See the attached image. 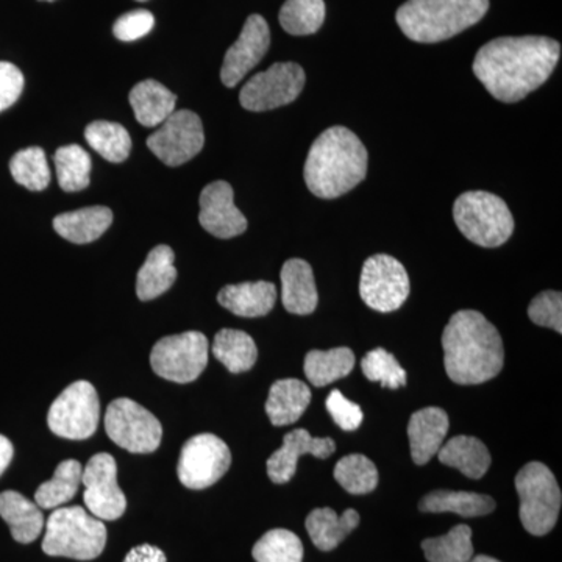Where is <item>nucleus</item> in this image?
I'll use <instances>...</instances> for the list:
<instances>
[{
	"mask_svg": "<svg viewBox=\"0 0 562 562\" xmlns=\"http://www.w3.org/2000/svg\"><path fill=\"white\" fill-rule=\"evenodd\" d=\"M209 339L201 331L166 336L155 344L150 366L161 379L173 383L198 380L209 364Z\"/></svg>",
	"mask_w": 562,
	"mask_h": 562,
	"instance_id": "obj_8",
	"label": "nucleus"
},
{
	"mask_svg": "<svg viewBox=\"0 0 562 562\" xmlns=\"http://www.w3.org/2000/svg\"><path fill=\"white\" fill-rule=\"evenodd\" d=\"M561 57V44L546 36H506L476 52L473 74L494 99L522 101L542 87Z\"/></svg>",
	"mask_w": 562,
	"mask_h": 562,
	"instance_id": "obj_1",
	"label": "nucleus"
},
{
	"mask_svg": "<svg viewBox=\"0 0 562 562\" xmlns=\"http://www.w3.org/2000/svg\"><path fill=\"white\" fill-rule=\"evenodd\" d=\"M305 81V70L297 63H276L244 85L239 103L249 111L280 109L301 95Z\"/></svg>",
	"mask_w": 562,
	"mask_h": 562,
	"instance_id": "obj_11",
	"label": "nucleus"
},
{
	"mask_svg": "<svg viewBox=\"0 0 562 562\" xmlns=\"http://www.w3.org/2000/svg\"><path fill=\"white\" fill-rule=\"evenodd\" d=\"M105 431L111 441L131 453H151L160 447V420L131 398L111 402L105 414Z\"/></svg>",
	"mask_w": 562,
	"mask_h": 562,
	"instance_id": "obj_10",
	"label": "nucleus"
},
{
	"mask_svg": "<svg viewBox=\"0 0 562 562\" xmlns=\"http://www.w3.org/2000/svg\"><path fill=\"white\" fill-rule=\"evenodd\" d=\"M105 546V525L81 506L55 509L50 514L43 541L44 553L49 557L91 561L101 557Z\"/></svg>",
	"mask_w": 562,
	"mask_h": 562,
	"instance_id": "obj_5",
	"label": "nucleus"
},
{
	"mask_svg": "<svg viewBox=\"0 0 562 562\" xmlns=\"http://www.w3.org/2000/svg\"><path fill=\"white\" fill-rule=\"evenodd\" d=\"M443 465L458 469L468 479L480 480L491 468V453L480 439L473 436H454L442 443L438 452Z\"/></svg>",
	"mask_w": 562,
	"mask_h": 562,
	"instance_id": "obj_26",
	"label": "nucleus"
},
{
	"mask_svg": "<svg viewBox=\"0 0 562 562\" xmlns=\"http://www.w3.org/2000/svg\"><path fill=\"white\" fill-rule=\"evenodd\" d=\"M173 261L176 255L169 246H157L150 250L136 279V294L140 301H154L176 283L177 269Z\"/></svg>",
	"mask_w": 562,
	"mask_h": 562,
	"instance_id": "obj_28",
	"label": "nucleus"
},
{
	"mask_svg": "<svg viewBox=\"0 0 562 562\" xmlns=\"http://www.w3.org/2000/svg\"><path fill=\"white\" fill-rule=\"evenodd\" d=\"M83 501L91 516L99 520H116L124 516L127 498L117 484L116 460L109 453H98L81 473Z\"/></svg>",
	"mask_w": 562,
	"mask_h": 562,
	"instance_id": "obj_15",
	"label": "nucleus"
},
{
	"mask_svg": "<svg viewBox=\"0 0 562 562\" xmlns=\"http://www.w3.org/2000/svg\"><path fill=\"white\" fill-rule=\"evenodd\" d=\"M13 443L5 436L0 435V475L9 468L11 460H13Z\"/></svg>",
	"mask_w": 562,
	"mask_h": 562,
	"instance_id": "obj_46",
	"label": "nucleus"
},
{
	"mask_svg": "<svg viewBox=\"0 0 562 562\" xmlns=\"http://www.w3.org/2000/svg\"><path fill=\"white\" fill-rule=\"evenodd\" d=\"M516 490L525 530L532 536L552 531L562 503L560 484L552 471L542 462H528L516 475Z\"/></svg>",
	"mask_w": 562,
	"mask_h": 562,
	"instance_id": "obj_7",
	"label": "nucleus"
},
{
	"mask_svg": "<svg viewBox=\"0 0 562 562\" xmlns=\"http://www.w3.org/2000/svg\"><path fill=\"white\" fill-rule=\"evenodd\" d=\"M55 169H57L58 184L63 191L77 192L90 184L91 157L83 147L77 144L60 147L55 151Z\"/></svg>",
	"mask_w": 562,
	"mask_h": 562,
	"instance_id": "obj_34",
	"label": "nucleus"
},
{
	"mask_svg": "<svg viewBox=\"0 0 562 562\" xmlns=\"http://www.w3.org/2000/svg\"><path fill=\"white\" fill-rule=\"evenodd\" d=\"M428 562H469L473 558L472 530L468 525H457L441 538L422 542Z\"/></svg>",
	"mask_w": 562,
	"mask_h": 562,
	"instance_id": "obj_35",
	"label": "nucleus"
},
{
	"mask_svg": "<svg viewBox=\"0 0 562 562\" xmlns=\"http://www.w3.org/2000/svg\"><path fill=\"white\" fill-rule=\"evenodd\" d=\"M199 222L210 235L231 239L247 231V220L241 210L236 209L235 192L227 181H213L203 188Z\"/></svg>",
	"mask_w": 562,
	"mask_h": 562,
	"instance_id": "obj_17",
	"label": "nucleus"
},
{
	"mask_svg": "<svg viewBox=\"0 0 562 562\" xmlns=\"http://www.w3.org/2000/svg\"><path fill=\"white\" fill-rule=\"evenodd\" d=\"M312 402V390L297 379L279 380L272 384L266 413L276 427L294 424Z\"/></svg>",
	"mask_w": 562,
	"mask_h": 562,
	"instance_id": "obj_23",
	"label": "nucleus"
},
{
	"mask_svg": "<svg viewBox=\"0 0 562 562\" xmlns=\"http://www.w3.org/2000/svg\"><path fill=\"white\" fill-rule=\"evenodd\" d=\"M232 465V452L217 436L198 435L181 449L177 473L183 486L206 490L220 482Z\"/></svg>",
	"mask_w": 562,
	"mask_h": 562,
	"instance_id": "obj_13",
	"label": "nucleus"
},
{
	"mask_svg": "<svg viewBox=\"0 0 562 562\" xmlns=\"http://www.w3.org/2000/svg\"><path fill=\"white\" fill-rule=\"evenodd\" d=\"M490 0H408L395 14L406 38L431 44L450 40L483 20Z\"/></svg>",
	"mask_w": 562,
	"mask_h": 562,
	"instance_id": "obj_4",
	"label": "nucleus"
},
{
	"mask_svg": "<svg viewBox=\"0 0 562 562\" xmlns=\"http://www.w3.org/2000/svg\"><path fill=\"white\" fill-rule=\"evenodd\" d=\"M217 302L236 316L262 317L276 306L277 288L271 281L228 284L217 294Z\"/></svg>",
	"mask_w": 562,
	"mask_h": 562,
	"instance_id": "obj_21",
	"label": "nucleus"
},
{
	"mask_svg": "<svg viewBox=\"0 0 562 562\" xmlns=\"http://www.w3.org/2000/svg\"><path fill=\"white\" fill-rule=\"evenodd\" d=\"M528 317L539 327L562 333V295L560 291H543L528 306Z\"/></svg>",
	"mask_w": 562,
	"mask_h": 562,
	"instance_id": "obj_41",
	"label": "nucleus"
},
{
	"mask_svg": "<svg viewBox=\"0 0 562 562\" xmlns=\"http://www.w3.org/2000/svg\"><path fill=\"white\" fill-rule=\"evenodd\" d=\"M113 222V213L106 206H88L55 217L54 228L61 238L74 244H88L101 238Z\"/></svg>",
	"mask_w": 562,
	"mask_h": 562,
	"instance_id": "obj_25",
	"label": "nucleus"
},
{
	"mask_svg": "<svg viewBox=\"0 0 562 562\" xmlns=\"http://www.w3.org/2000/svg\"><path fill=\"white\" fill-rule=\"evenodd\" d=\"M24 90V76L18 66L0 61V111L10 109Z\"/></svg>",
	"mask_w": 562,
	"mask_h": 562,
	"instance_id": "obj_44",
	"label": "nucleus"
},
{
	"mask_svg": "<svg viewBox=\"0 0 562 562\" xmlns=\"http://www.w3.org/2000/svg\"><path fill=\"white\" fill-rule=\"evenodd\" d=\"M327 409L339 428L344 431H355L360 428L364 414L360 405L344 397L342 392L331 391L327 398Z\"/></svg>",
	"mask_w": 562,
	"mask_h": 562,
	"instance_id": "obj_42",
	"label": "nucleus"
},
{
	"mask_svg": "<svg viewBox=\"0 0 562 562\" xmlns=\"http://www.w3.org/2000/svg\"><path fill=\"white\" fill-rule=\"evenodd\" d=\"M280 24L294 36L313 35L325 21L324 0H286L280 10Z\"/></svg>",
	"mask_w": 562,
	"mask_h": 562,
	"instance_id": "obj_36",
	"label": "nucleus"
},
{
	"mask_svg": "<svg viewBox=\"0 0 562 562\" xmlns=\"http://www.w3.org/2000/svg\"><path fill=\"white\" fill-rule=\"evenodd\" d=\"M251 554L257 562H302L303 546L297 535L277 528L255 543Z\"/></svg>",
	"mask_w": 562,
	"mask_h": 562,
	"instance_id": "obj_39",
	"label": "nucleus"
},
{
	"mask_svg": "<svg viewBox=\"0 0 562 562\" xmlns=\"http://www.w3.org/2000/svg\"><path fill=\"white\" fill-rule=\"evenodd\" d=\"M85 138L91 149L102 155L106 161L122 162L127 160L132 150V138L125 127L116 122L95 121L88 125Z\"/></svg>",
	"mask_w": 562,
	"mask_h": 562,
	"instance_id": "obj_33",
	"label": "nucleus"
},
{
	"mask_svg": "<svg viewBox=\"0 0 562 562\" xmlns=\"http://www.w3.org/2000/svg\"><path fill=\"white\" fill-rule=\"evenodd\" d=\"M422 513H454L461 517L487 516L495 509L490 495L462 491H432L419 502Z\"/></svg>",
	"mask_w": 562,
	"mask_h": 562,
	"instance_id": "obj_29",
	"label": "nucleus"
},
{
	"mask_svg": "<svg viewBox=\"0 0 562 562\" xmlns=\"http://www.w3.org/2000/svg\"><path fill=\"white\" fill-rule=\"evenodd\" d=\"M271 46V31L268 22L260 14H251L238 41L227 50L221 69L222 83L235 88L244 77L268 54Z\"/></svg>",
	"mask_w": 562,
	"mask_h": 562,
	"instance_id": "obj_16",
	"label": "nucleus"
},
{
	"mask_svg": "<svg viewBox=\"0 0 562 562\" xmlns=\"http://www.w3.org/2000/svg\"><path fill=\"white\" fill-rule=\"evenodd\" d=\"M335 450L336 443L331 438H314L305 428H295L284 436L283 446L269 458V479L276 484L288 483L295 475L299 458L303 454L327 460Z\"/></svg>",
	"mask_w": 562,
	"mask_h": 562,
	"instance_id": "obj_18",
	"label": "nucleus"
},
{
	"mask_svg": "<svg viewBox=\"0 0 562 562\" xmlns=\"http://www.w3.org/2000/svg\"><path fill=\"white\" fill-rule=\"evenodd\" d=\"M360 294L369 308L380 313L395 312L408 299V272L391 255H373L362 266Z\"/></svg>",
	"mask_w": 562,
	"mask_h": 562,
	"instance_id": "obj_12",
	"label": "nucleus"
},
{
	"mask_svg": "<svg viewBox=\"0 0 562 562\" xmlns=\"http://www.w3.org/2000/svg\"><path fill=\"white\" fill-rule=\"evenodd\" d=\"M136 121L144 127H158L176 111L177 98L160 81L144 80L128 95Z\"/></svg>",
	"mask_w": 562,
	"mask_h": 562,
	"instance_id": "obj_27",
	"label": "nucleus"
},
{
	"mask_svg": "<svg viewBox=\"0 0 562 562\" xmlns=\"http://www.w3.org/2000/svg\"><path fill=\"white\" fill-rule=\"evenodd\" d=\"M138 2H147V0H138Z\"/></svg>",
	"mask_w": 562,
	"mask_h": 562,
	"instance_id": "obj_49",
	"label": "nucleus"
},
{
	"mask_svg": "<svg viewBox=\"0 0 562 562\" xmlns=\"http://www.w3.org/2000/svg\"><path fill=\"white\" fill-rule=\"evenodd\" d=\"M361 369L369 382L380 383L390 390H398L408 382V376H406V371L402 368L401 362L382 347L369 351L362 358Z\"/></svg>",
	"mask_w": 562,
	"mask_h": 562,
	"instance_id": "obj_40",
	"label": "nucleus"
},
{
	"mask_svg": "<svg viewBox=\"0 0 562 562\" xmlns=\"http://www.w3.org/2000/svg\"><path fill=\"white\" fill-rule=\"evenodd\" d=\"M205 132L201 117L190 110L173 111L147 139V147L166 166L177 168L201 154Z\"/></svg>",
	"mask_w": 562,
	"mask_h": 562,
	"instance_id": "obj_14",
	"label": "nucleus"
},
{
	"mask_svg": "<svg viewBox=\"0 0 562 562\" xmlns=\"http://www.w3.org/2000/svg\"><path fill=\"white\" fill-rule=\"evenodd\" d=\"M0 517L9 524L11 536L20 543L36 541L44 528L40 506L16 491L0 494Z\"/></svg>",
	"mask_w": 562,
	"mask_h": 562,
	"instance_id": "obj_22",
	"label": "nucleus"
},
{
	"mask_svg": "<svg viewBox=\"0 0 562 562\" xmlns=\"http://www.w3.org/2000/svg\"><path fill=\"white\" fill-rule=\"evenodd\" d=\"M10 172L16 183L31 191L46 190L50 183L49 162L40 147H29L18 151L11 158Z\"/></svg>",
	"mask_w": 562,
	"mask_h": 562,
	"instance_id": "obj_38",
	"label": "nucleus"
},
{
	"mask_svg": "<svg viewBox=\"0 0 562 562\" xmlns=\"http://www.w3.org/2000/svg\"><path fill=\"white\" fill-rule=\"evenodd\" d=\"M44 2H55V0H44Z\"/></svg>",
	"mask_w": 562,
	"mask_h": 562,
	"instance_id": "obj_48",
	"label": "nucleus"
},
{
	"mask_svg": "<svg viewBox=\"0 0 562 562\" xmlns=\"http://www.w3.org/2000/svg\"><path fill=\"white\" fill-rule=\"evenodd\" d=\"M449 425L447 413L436 406L413 414L408 424V438L414 464L425 465L438 454Z\"/></svg>",
	"mask_w": 562,
	"mask_h": 562,
	"instance_id": "obj_20",
	"label": "nucleus"
},
{
	"mask_svg": "<svg viewBox=\"0 0 562 562\" xmlns=\"http://www.w3.org/2000/svg\"><path fill=\"white\" fill-rule=\"evenodd\" d=\"M81 464L76 460H66L58 464L49 482L41 484L35 494V503L41 509H55L72 501L81 483Z\"/></svg>",
	"mask_w": 562,
	"mask_h": 562,
	"instance_id": "obj_32",
	"label": "nucleus"
},
{
	"mask_svg": "<svg viewBox=\"0 0 562 562\" xmlns=\"http://www.w3.org/2000/svg\"><path fill=\"white\" fill-rule=\"evenodd\" d=\"M213 355L232 373L250 371L257 362V344L246 331L224 328L213 342Z\"/></svg>",
	"mask_w": 562,
	"mask_h": 562,
	"instance_id": "obj_31",
	"label": "nucleus"
},
{
	"mask_svg": "<svg viewBox=\"0 0 562 562\" xmlns=\"http://www.w3.org/2000/svg\"><path fill=\"white\" fill-rule=\"evenodd\" d=\"M443 366L457 384H482L495 379L505 362L501 333L482 313L461 310L442 333Z\"/></svg>",
	"mask_w": 562,
	"mask_h": 562,
	"instance_id": "obj_2",
	"label": "nucleus"
},
{
	"mask_svg": "<svg viewBox=\"0 0 562 562\" xmlns=\"http://www.w3.org/2000/svg\"><path fill=\"white\" fill-rule=\"evenodd\" d=\"M469 562H501L498 560H494V558L491 557H484V554H480V557L472 558Z\"/></svg>",
	"mask_w": 562,
	"mask_h": 562,
	"instance_id": "obj_47",
	"label": "nucleus"
},
{
	"mask_svg": "<svg viewBox=\"0 0 562 562\" xmlns=\"http://www.w3.org/2000/svg\"><path fill=\"white\" fill-rule=\"evenodd\" d=\"M368 150L349 128L336 125L314 140L306 157V187L321 199H338L368 176Z\"/></svg>",
	"mask_w": 562,
	"mask_h": 562,
	"instance_id": "obj_3",
	"label": "nucleus"
},
{
	"mask_svg": "<svg viewBox=\"0 0 562 562\" xmlns=\"http://www.w3.org/2000/svg\"><path fill=\"white\" fill-rule=\"evenodd\" d=\"M101 419V402L98 391L88 382H76L66 387L52 403L47 424L50 431L60 438H91Z\"/></svg>",
	"mask_w": 562,
	"mask_h": 562,
	"instance_id": "obj_9",
	"label": "nucleus"
},
{
	"mask_svg": "<svg viewBox=\"0 0 562 562\" xmlns=\"http://www.w3.org/2000/svg\"><path fill=\"white\" fill-rule=\"evenodd\" d=\"M281 302L288 313L308 316L316 312L319 295L312 266L301 258L284 262L280 273Z\"/></svg>",
	"mask_w": 562,
	"mask_h": 562,
	"instance_id": "obj_19",
	"label": "nucleus"
},
{
	"mask_svg": "<svg viewBox=\"0 0 562 562\" xmlns=\"http://www.w3.org/2000/svg\"><path fill=\"white\" fill-rule=\"evenodd\" d=\"M306 531L322 552H331L360 525V514L347 509L341 516L331 508H317L306 517Z\"/></svg>",
	"mask_w": 562,
	"mask_h": 562,
	"instance_id": "obj_24",
	"label": "nucleus"
},
{
	"mask_svg": "<svg viewBox=\"0 0 562 562\" xmlns=\"http://www.w3.org/2000/svg\"><path fill=\"white\" fill-rule=\"evenodd\" d=\"M124 562H168V560H166V554L158 547L143 543V546L132 549L127 557H125Z\"/></svg>",
	"mask_w": 562,
	"mask_h": 562,
	"instance_id": "obj_45",
	"label": "nucleus"
},
{
	"mask_svg": "<svg viewBox=\"0 0 562 562\" xmlns=\"http://www.w3.org/2000/svg\"><path fill=\"white\" fill-rule=\"evenodd\" d=\"M355 368V355L349 347H336L331 350H312L306 353V379L316 387H324L338 380L346 379Z\"/></svg>",
	"mask_w": 562,
	"mask_h": 562,
	"instance_id": "obj_30",
	"label": "nucleus"
},
{
	"mask_svg": "<svg viewBox=\"0 0 562 562\" xmlns=\"http://www.w3.org/2000/svg\"><path fill=\"white\" fill-rule=\"evenodd\" d=\"M335 479L349 494L364 495L375 491L379 471L364 454H347L336 464Z\"/></svg>",
	"mask_w": 562,
	"mask_h": 562,
	"instance_id": "obj_37",
	"label": "nucleus"
},
{
	"mask_svg": "<svg viewBox=\"0 0 562 562\" xmlns=\"http://www.w3.org/2000/svg\"><path fill=\"white\" fill-rule=\"evenodd\" d=\"M154 25L155 18L150 11L135 10L114 22L113 32L117 40L131 43V41L146 36L154 29Z\"/></svg>",
	"mask_w": 562,
	"mask_h": 562,
	"instance_id": "obj_43",
	"label": "nucleus"
},
{
	"mask_svg": "<svg viewBox=\"0 0 562 562\" xmlns=\"http://www.w3.org/2000/svg\"><path fill=\"white\" fill-rule=\"evenodd\" d=\"M453 220L469 241L494 249L512 238L514 217L498 195L469 191L454 201Z\"/></svg>",
	"mask_w": 562,
	"mask_h": 562,
	"instance_id": "obj_6",
	"label": "nucleus"
}]
</instances>
